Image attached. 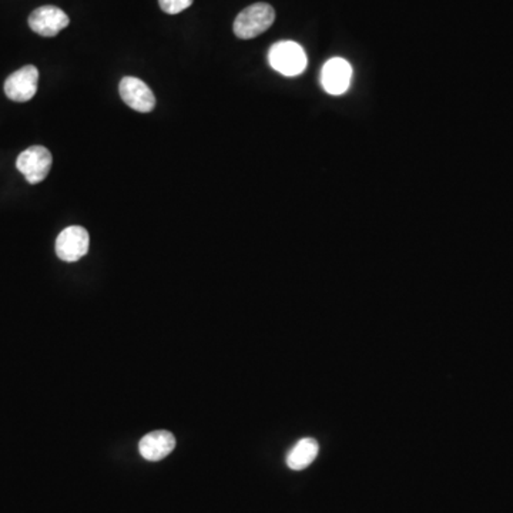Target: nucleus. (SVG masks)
Wrapping results in <instances>:
<instances>
[{
  "label": "nucleus",
  "instance_id": "7",
  "mask_svg": "<svg viewBox=\"0 0 513 513\" xmlns=\"http://www.w3.org/2000/svg\"><path fill=\"white\" fill-rule=\"evenodd\" d=\"M69 16L56 6H42L32 12L29 26L40 36L53 37L69 26Z\"/></svg>",
  "mask_w": 513,
  "mask_h": 513
},
{
  "label": "nucleus",
  "instance_id": "3",
  "mask_svg": "<svg viewBox=\"0 0 513 513\" xmlns=\"http://www.w3.org/2000/svg\"><path fill=\"white\" fill-rule=\"evenodd\" d=\"M53 157L43 146H32L19 154L16 160L18 170L25 176L30 185H39L51 171Z\"/></svg>",
  "mask_w": 513,
  "mask_h": 513
},
{
  "label": "nucleus",
  "instance_id": "11",
  "mask_svg": "<svg viewBox=\"0 0 513 513\" xmlns=\"http://www.w3.org/2000/svg\"><path fill=\"white\" fill-rule=\"evenodd\" d=\"M194 0H159L160 8L169 15H178L192 6Z\"/></svg>",
  "mask_w": 513,
  "mask_h": 513
},
{
  "label": "nucleus",
  "instance_id": "10",
  "mask_svg": "<svg viewBox=\"0 0 513 513\" xmlns=\"http://www.w3.org/2000/svg\"><path fill=\"white\" fill-rule=\"evenodd\" d=\"M320 445L314 438H303L289 449L287 465L289 470H303L310 467L319 455Z\"/></svg>",
  "mask_w": 513,
  "mask_h": 513
},
{
  "label": "nucleus",
  "instance_id": "5",
  "mask_svg": "<svg viewBox=\"0 0 513 513\" xmlns=\"http://www.w3.org/2000/svg\"><path fill=\"white\" fill-rule=\"evenodd\" d=\"M39 84V70L35 66H25L12 73L4 82V93L11 100L18 103L32 100Z\"/></svg>",
  "mask_w": 513,
  "mask_h": 513
},
{
  "label": "nucleus",
  "instance_id": "4",
  "mask_svg": "<svg viewBox=\"0 0 513 513\" xmlns=\"http://www.w3.org/2000/svg\"><path fill=\"white\" fill-rule=\"evenodd\" d=\"M91 237L86 228L72 225L63 230L56 240V254L66 263H76L89 251Z\"/></svg>",
  "mask_w": 513,
  "mask_h": 513
},
{
  "label": "nucleus",
  "instance_id": "6",
  "mask_svg": "<svg viewBox=\"0 0 513 513\" xmlns=\"http://www.w3.org/2000/svg\"><path fill=\"white\" fill-rule=\"evenodd\" d=\"M120 98L129 107L140 113H150L156 107V98L152 89L138 77H124L120 82Z\"/></svg>",
  "mask_w": 513,
  "mask_h": 513
},
{
  "label": "nucleus",
  "instance_id": "2",
  "mask_svg": "<svg viewBox=\"0 0 513 513\" xmlns=\"http://www.w3.org/2000/svg\"><path fill=\"white\" fill-rule=\"evenodd\" d=\"M268 62L272 69L281 73L282 76H298L307 67V55L303 47L291 40H282L272 44L268 51Z\"/></svg>",
  "mask_w": 513,
  "mask_h": 513
},
{
  "label": "nucleus",
  "instance_id": "8",
  "mask_svg": "<svg viewBox=\"0 0 513 513\" xmlns=\"http://www.w3.org/2000/svg\"><path fill=\"white\" fill-rule=\"evenodd\" d=\"M352 79V67L341 58L329 59L321 70V84L327 93L340 96L348 91Z\"/></svg>",
  "mask_w": 513,
  "mask_h": 513
},
{
  "label": "nucleus",
  "instance_id": "9",
  "mask_svg": "<svg viewBox=\"0 0 513 513\" xmlns=\"http://www.w3.org/2000/svg\"><path fill=\"white\" fill-rule=\"evenodd\" d=\"M174 448H176V438L169 430L150 432V434L141 438L140 444H138L140 455L150 462L162 461V459L170 455Z\"/></svg>",
  "mask_w": 513,
  "mask_h": 513
},
{
  "label": "nucleus",
  "instance_id": "1",
  "mask_svg": "<svg viewBox=\"0 0 513 513\" xmlns=\"http://www.w3.org/2000/svg\"><path fill=\"white\" fill-rule=\"evenodd\" d=\"M275 20V11L272 4H256L240 13L234 20L235 36L239 39L249 40L260 36L272 28Z\"/></svg>",
  "mask_w": 513,
  "mask_h": 513
}]
</instances>
